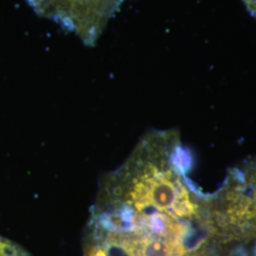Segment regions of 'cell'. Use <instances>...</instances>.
Segmentation results:
<instances>
[{"label":"cell","instance_id":"1","mask_svg":"<svg viewBox=\"0 0 256 256\" xmlns=\"http://www.w3.org/2000/svg\"><path fill=\"white\" fill-rule=\"evenodd\" d=\"M189 162L176 132H149L102 178L92 208L140 218L167 216L210 230L207 198L186 176Z\"/></svg>","mask_w":256,"mask_h":256},{"label":"cell","instance_id":"2","mask_svg":"<svg viewBox=\"0 0 256 256\" xmlns=\"http://www.w3.org/2000/svg\"><path fill=\"white\" fill-rule=\"evenodd\" d=\"M38 16L72 32L92 46L124 0H27Z\"/></svg>","mask_w":256,"mask_h":256},{"label":"cell","instance_id":"3","mask_svg":"<svg viewBox=\"0 0 256 256\" xmlns=\"http://www.w3.org/2000/svg\"><path fill=\"white\" fill-rule=\"evenodd\" d=\"M0 256H30V254L18 244L0 236Z\"/></svg>","mask_w":256,"mask_h":256},{"label":"cell","instance_id":"4","mask_svg":"<svg viewBox=\"0 0 256 256\" xmlns=\"http://www.w3.org/2000/svg\"><path fill=\"white\" fill-rule=\"evenodd\" d=\"M84 256H108L104 248L98 244L86 240Z\"/></svg>","mask_w":256,"mask_h":256},{"label":"cell","instance_id":"5","mask_svg":"<svg viewBox=\"0 0 256 256\" xmlns=\"http://www.w3.org/2000/svg\"><path fill=\"white\" fill-rule=\"evenodd\" d=\"M250 14L256 19V0H243Z\"/></svg>","mask_w":256,"mask_h":256},{"label":"cell","instance_id":"6","mask_svg":"<svg viewBox=\"0 0 256 256\" xmlns=\"http://www.w3.org/2000/svg\"><path fill=\"white\" fill-rule=\"evenodd\" d=\"M212 256H254L248 254H241V252H236V254H214Z\"/></svg>","mask_w":256,"mask_h":256}]
</instances>
